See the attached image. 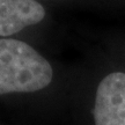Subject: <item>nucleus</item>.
<instances>
[{
  "label": "nucleus",
  "instance_id": "obj_2",
  "mask_svg": "<svg viewBox=\"0 0 125 125\" xmlns=\"http://www.w3.org/2000/svg\"><path fill=\"white\" fill-rule=\"evenodd\" d=\"M95 125H125V73L107 75L97 87Z\"/></svg>",
  "mask_w": 125,
  "mask_h": 125
},
{
  "label": "nucleus",
  "instance_id": "obj_3",
  "mask_svg": "<svg viewBox=\"0 0 125 125\" xmlns=\"http://www.w3.org/2000/svg\"><path fill=\"white\" fill-rule=\"evenodd\" d=\"M44 7L36 0H0V36H10L41 22Z\"/></svg>",
  "mask_w": 125,
  "mask_h": 125
},
{
  "label": "nucleus",
  "instance_id": "obj_1",
  "mask_svg": "<svg viewBox=\"0 0 125 125\" xmlns=\"http://www.w3.org/2000/svg\"><path fill=\"white\" fill-rule=\"evenodd\" d=\"M52 75L49 62L29 44L0 40V95L41 90L50 85Z\"/></svg>",
  "mask_w": 125,
  "mask_h": 125
}]
</instances>
